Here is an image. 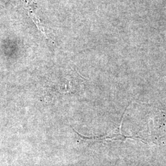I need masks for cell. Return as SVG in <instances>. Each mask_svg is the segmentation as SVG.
I'll return each instance as SVG.
<instances>
[{
    "label": "cell",
    "mask_w": 166,
    "mask_h": 166,
    "mask_svg": "<svg viewBox=\"0 0 166 166\" xmlns=\"http://www.w3.org/2000/svg\"><path fill=\"white\" fill-rule=\"evenodd\" d=\"M23 2L25 3V7L26 9V10L28 11V16L30 17V18L32 19V21L34 22V23L36 25V26L38 27V30H40V31L42 33V34L43 35H45V36L48 39V36L46 35V33L45 32V28L43 27V26L41 25V23L40 21V19L38 18V17L36 16L35 13L34 12L33 9L31 8V7L30 6V4H29V1L28 0H22Z\"/></svg>",
    "instance_id": "1"
}]
</instances>
